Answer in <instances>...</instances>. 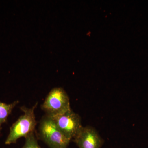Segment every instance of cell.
Listing matches in <instances>:
<instances>
[{
    "label": "cell",
    "mask_w": 148,
    "mask_h": 148,
    "mask_svg": "<svg viewBox=\"0 0 148 148\" xmlns=\"http://www.w3.org/2000/svg\"><path fill=\"white\" fill-rule=\"evenodd\" d=\"M37 106L38 103L30 108L24 106L20 108L24 114L11 126L9 133L5 140V145L16 143L20 138H25L31 133L35 132L37 121L34 110Z\"/></svg>",
    "instance_id": "6da1fadb"
},
{
    "label": "cell",
    "mask_w": 148,
    "mask_h": 148,
    "mask_svg": "<svg viewBox=\"0 0 148 148\" xmlns=\"http://www.w3.org/2000/svg\"><path fill=\"white\" fill-rule=\"evenodd\" d=\"M73 140L79 148H101L104 143L97 130L90 126H83Z\"/></svg>",
    "instance_id": "5b68a950"
},
{
    "label": "cell",
    "mask_w": 148,
    "mask_h": 148,
    "mask_svg": "<svg viewBox=\"0 0 148 148\" xmlns=\"http://www.w3.org/2000/svg\"><path fill=\"white\" fill-rule=\"evenodd\" d=\"M39 131L40 139L49 148H67L71 141L58 129L52 118L47 115L41 120Z\"/></svg>",
    "instance_id": "7a4b0ae2"
},
{
    "label": "cell",
    "mask_w": 148,
    "mask_h": 148,
    "mask_svg": "<svg viewBox=\"0 0 148 148\" xmlns=\"http://www.w3.org/2000/svg\"><path fill=\"white\" fill-rule=\"evenodd\" d=\"M18 103V101H14L10 104H7L0 101V131L2 129V125L7 122L8 116Z\"/></svg>",
    "instance_id": "8992f818"
},
{
    "label": "cell",
    "mask_w": 148,
    "mask_h": 148,
    "mask_svg": "<svg viewBox=\"0 0 148 148\" xmlns=\"http://www.w3.org/2000/svg\"><path fill=\"white\" fill-rule=\"evenodd\" d=\"M41 108L46 115L51 117L62 114L71 109L69 96L61 88H55L51 90Z\"/></svg>",
    "instance_id": "3957f363"
},
{
    "label": "cell",
    "mask_w": 148,
    "mask_h": 148,
    "mask_svg": "<svg viewBox=\"0 0 148 148\" xmlns=\"http://www.w3.org/2000/svg\"><path fill=\"white\" fill-rule=\"evenodd\" d=\"M51 118L60 131L71 140L76 137L83 127L79 115L71 109L64 114Z\"/></svg>",
    "instance_id": "277c9868"
},
{
    "label": "cell",
    "mask_w": 148,
    "mask_h": 148,
    "mask_svg": "<svg viewBox=\"0 0 148 148\" xmlns=\"http://www.w3.org/2000/svg\"><path fill=\"white\" fill-rule=\"evenodd\" d=\"M21 148H42L39 145L35 135V132H32L25 138V142Z\"/></svg>",
    "instance_id": "52a82bcc"
}]
</instances>
